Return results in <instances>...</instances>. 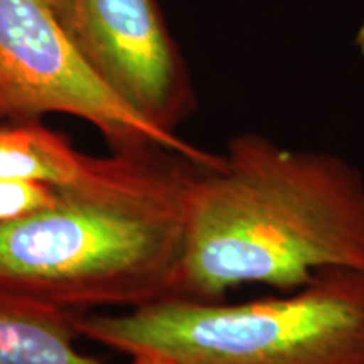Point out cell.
<instances>
[{
	"mask_svg": "<svg viewBox=\"0 0 364 364\" xmlns=\"http://www.w3.org/2000/svg\"><path fill=\"white\" fill-rule=\"evenodd\" d=\"M334 268L364 272V176L344 157L240 134L191 182L179 297L247 284L290 294Z\"/></svg>",
	"mask_w": 364,
	"mask_h": 364,
	"instance_id": "cell-1",
	"label": "cell"
},
{
	"mask_svg": "<svg viewBox=\"0 0 364 364\" xmlns=\"http://www.w3.org/2000/svg\"><path fill=\"white\" fill-rule=\"evenodd\" d=\"M70 115L97 129L113 152L162 145L201 162L216 154L135 115L91 73L49 0H0V118Z\"/></svg>",
	"mask_w": 364,
	"mask_h": 364,
	"instance_id": "cell-4",
	"label": "cell"
},
{
	"mask_svg": "<svg viewBox=\"0 0 364 364\" xmlns=\"http://www.w3.org/2000/svg\"><path fill=\"white\" fill-rule=\"evenodd\" d=\"M215 162L162 145L112 152L98 179L0 223V287L76 314L179 297L191 182Z\"/></svg>",
	"mask_w": 364,
	"mask_h": 364,
	"instance_id": "cell-2",
	"label": "cell"
},
{
	"mask_svg": "<svg viewBox=\"0 0 364 364\" xmlns=\"http://www.w3.org/2000/svg\"><path fill=\"white\" fill-rule=\"evenodd\" d=\"M356 44H358L359 51H361V54L364 56V21H363L361 29H359V33L356 36Z\"/></svg>",
	"mask_w": 364,
	"mask_h": 364,
	"instance_id": "cell-10",
	"label": "cell"
},
{
	"mask_svg": "<svg viewBox=\"0 0 364 364\" xmlns=\"http://www.w3.org/2000/svg\"><path fill=\"white\" fill-rule=\"evenodd\" d=\"M132 364H174L167 359L159 356H149V354H142V356H132Z\"/></svg>",
	"mask_w": 364,
	"mask_h": 364,
	"instance_id": "cell-9",
	"label": "cell"
},
{
	"mask_svg": "<svg viewBox=\"0 0 364 364\" xmlns=\"http://www.w3.org/2000/svg\"><path fill=\"white\" fill-rule=\"evenodd\" d=\"M108 164L110 156L78 152L65 135L41 120L0 118V181L43 182L71 189L98 179Z\"/></svg>",
	"mask_w": 364,
	"mask_h": 364,
	"instance_id": "cell-6",
	"label": "cell"
},
{
	"mask_svg": "<svg viewBox=\"0 0 364 364\" xmlns=\"http://www.w3.org/2000/svg\"><path fill=\"white\" fill-rule=\"evenodd\" d=\"M49 4L91 73L149 125L177 135L196 110V93L159 0Z\"/></svg>",
	"mask_w": 364,
	"mask_h": 364,
	"instance_id": "cell-5",
	"label": "cell"
},
{
	"mask_svg": "<svg viewBox=\"0 0 364 364\" xmlns=\"http://www.w3.org/2000/svg\"><path fill=\"white\" fill-rule=\"evenodd\" d=\"M58 189L43 182L0 181V223L53 206Z\"/></svg>",
	"mask_w": 364,
	"mask_h": 364,
	"instance_id": "cell-8",
	"label": "cell"
},
{
	"mask_svg": "<svg viewBox=\"0 0 364 364\" xmlns=\"http://www.w3.org/2000/svg\"><path fill=\"white\" fill-rule=\"evenodd\" d=\"M81 338L174 364H364V272L326 270L284 297H172L124 314H76Z\"/></svg>",
	"mask_w": 364,
	"mask_h": 364,
	"instance_id": "cell-3",
	"label": "cell"
},
{
	"mask_svg": "<svg viewBox=\"0 0 364 364\" xmlns=\"http://www.w3.org/2000/svg\"><path fill=\"white\" fill-rule=\"evenodd\" d=\"M76 312L0 287V364H103L75 346Z\"/></svg>",
	"mask_w": 364,
	"mask_h": 364,
	"instance_id": "cell-7",
	"label": "cell"
}]
</instances>
